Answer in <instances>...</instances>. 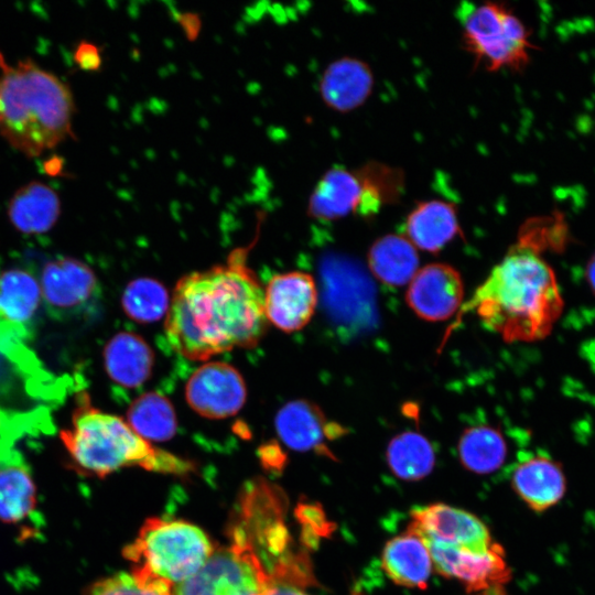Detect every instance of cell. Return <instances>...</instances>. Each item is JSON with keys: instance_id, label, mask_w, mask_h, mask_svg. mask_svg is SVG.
Returning <instances> with one entry per match:
<instances>
[{"instance_id": "obj_1", "label": "cell", "mask_w": 595, "mask_h": 595, "mask_svg": "<svg viewBox=\"0 0 595 595\" xmlns=\"http://www.w3.org/2000/svg\"><path fill=\"white\" fill-rule=\"evenodd\" d=\"M247 248L227 261L182 277L165 317L170 345L191 360L256 346L267 332L264 289L247 264Z\"/></svg>"}, {"instance_id": "obj_2", "label": "cell", "mask_w": 595, "mask_h": 595, "mask_svg": "<svg viewBox=\"0 0 595 595\" xmlns=\"http://www.w3.org/2000/svg\"><path fill=\"white\" fill-rule=\"evenodd\" d=\"M563 306L553 269L537 249L520 241L475 290L459 316L475 312L507 343L536 342L551 333Z\"/></svg>"}, {"instance_id": "obj_3", "label": "cell", "mask_w": 595, "mask_h": 595, "mask_svg": "<svg viewBox=\"0 0 595 595\" xmlns=\"http://www.w3.org/2000/svg\"><path fill=\"white\" fill-rule=\"evenodd\" d=\"M0 133L26 156H39L72 134L74 99L58 77L26 58L0 53Z\"/></svg>"}, {"instance_id": "obj_4", "label": "cell", "mask_w": 595, "mask_h": 595, "mask_svg": "<svg viewBox=\"0 0 595 595\" xmlns=\"http://www.w3.org/2000/svg\"><path fill=\"white\" fill-rule=\"evenodd\" d=\"M72 428L61 439L75 465L90 475L104 477L122 467L184 474L192 464L159 450L141 437L123 419L91 407L80 398Z\"/></svg>"}, {"instance_id": "obj_5", "label": "cell", "mask_w": 595, "mask_h": 595, "mask_svg": "<svg viewBox=\"0 0 595 595\" xmlns=\"http://www.w3.org/2000/svg\"><path fill=\"white\" fill-rule=\"evenodd\" d=\"M213 547L196 526L181 521L151 518L123 555L142 570L171 584H180L206 563Z\"/></svg>"}, {"instance_id": "obj_6", "label": "cell", "mask_w": 595, "mask_h": 595, "mask_svg": "<svg viewBox=\"0 0 595 595\" xmlns=\"http://www.w3.org/2000/svg\"><path fill=\"white\" fill-rule=\"evenodd\" d=\"M461 20L466 51L487 71H520L528 64L529 51L532 47L529 32L518 17L504 4L467 3Z\"/></svg>"}, {"instance_id": "obj_7", "label": "cell", "mask_w": 595, "mask_h": 595, "mask_svg": "<svg viewBox=\"0 0 595 595\" xmlns=\"http://www.w3.org/2000/svg\"><path fill=\"white\" fill-rule=\"evenodd\" d=\"M271 581L257 553L235 532L234 543L213 552L197 573L173 586V595H264Z\"/></svg>"}, {"instance_id": "obj_8", "label": "cell", "mask_w": 595, "mask_h": 595, "mask_svg": "<svg viewBox=\"0 0 595 595\" xmlns=\"http://www.w3.org/2000/svg\"><path fill=\"white\" fill-rule=\"evenodd\" d=\"M435 571L461 582L473 595H504L511 570L504 549L496 543L485 552H473L443 543L424 541Z\"/></svg>"}, {"instance_id": "obj_9", "label": "cell", "mask_w": 595, "mask_h": 595, "mask_svg": "<svg viewBox=\"0 0 595 595\" xmlns=\"http://www.w3.org/2000/svg\"><path fill=\"white\" fill-rule=\"evenodd\" d=\"M383 206L375 188L358 170L333 166L327 170L314 187L307 213L310 217L333 221L357 213L369 216Z\"/></svg>"}, {"instance_id": "obj_10", "label": "cell", "mask_w": 595, "mask_h": 595, "mask_svg": "<svg viewBox=\"0 0 595 595\" xmlns=\"http://www.w3.org/2000/svg\"><path fill=\"white\" fill-rule=\"evenodd\" d=\"M408 531L423 541L485 552L494 544L485 523L476 516L443 502L414 507Z\"/></svg>"}, {"instance_id": "obj_11", "label": "cell", "mask_w": 595, "mask_h": 595, "mask_svg": "<svg viewBox=\"0 0 595 595\" xmlns=\"http://www.w3.org/2000/svg\"><path fill=\"white\" fill-rule=\"evenodd\" d=\"M41 291L47 312L58 320L80 315L100 293L94 271L73 258H60L45 266Z\"/></svg>"}, {"instance_id": "obj_12", "label": "cell", "mask_w": 595, "mask_h": 595, "mask_svg": "<svg viewBox=\"0 0 595 595\" xmlns=\"http://www.w3.org/2000/svg\"><path fill=\"white\" fill-rule=\"evenodd\" d=\"M185 398L197 414L208 419H225L241 410L247 399V388L234 366L209 361L191 375L185 386Z\"/></svg>"}, {"instance_id": "obj_13", "label": "cell", "mask_w": 595, "mask_h": 595, "mask_svg": "<svg viewBox=\"0 0 595 595\" xmlns=\"http://www.w3.org/2000/svg\"><path fill=\"white\" fill-rule=\"evenodd\" d=\"M325 303L340 323L369 321L374 312L371 288L363 272L349 260L325 257L321 264Z\"/></svg>"}, {"instance_id": "obj_14", "label": "cell", "mask_w": 595, "mask_h": 595, "mask_svg": "<svg viewBox=\"0 0 595 595\" xmlns=\"http://www.w3.org/2000/svg\"><path fill=\"white\" fill-rule=\"evenodd\" d=\"M318 301L315 279L307 272L273 275L264 288V313L269 323L291 333L312 318Z\"/></svg>"}, {"instance_id": "obj_15", "label": "cell", "mask_w": 595, "mask_h": 595, "mask_svg": "<svg viewBox=\"0 0 595 595\" xmlns=\"http://www.w3.org/2000/svg\"><path fill=\"white\" fill-rule=\"evenodd\" d=\"M463 298L462 277L446 263H429L419 269L405 294L410 309L430 322L450 318L461 306Z\"/></svg>"}, {"instance_id": "obj_16", "label": "cell", "mask_w": 595, "mask_h": 595, "mask_svg": "<svg viewBox=\"0 0 595 595\" xmlns=\"http://www.w3.org/2000/svg\"><path fill=\"white\" fill-rule=\"evenodd\" d=\"M281 441L294 451H314L334 458L326 442L345 434V429L329 422L315 403L300 399L284 404L274 419Z\"/></svg>"}, {"instance_id": "obj_17", "label": "cell", "mask_w": 595, "mask_h": 595, "mask_svg": "<svg viewBox=\"0 0 595 595\" xmlns=\"http://www.w3.org/2000/svg\"><path fill=\"white\" fill-rule=\"evenodd\" d=\"M511 487L530 510L541 513L561 502L567 480L558 461L538 454L519 461L512 468Z\"/></svg>"}, {"instance_id": "obj_18", "label": "cell", "mask_w": 595, "mask_h": 595, "mask_svg": "<svg viewBox=\"0 0 595 595\" xmlns=\"http://www.w3.org/2000/svg\"><path fill=\"white\" fill-rule=\"evenodd\" d=\"M374 86L369 66L357 58L343 57L332 62L320 80V94L326 106L348 112L363 105Z\"/></svg>"}, {"instance_id": "obj_19", "label": "cell", "mask_w": 595, "mask_h": 595, "mask_svg": "<svg viewBox=\"0 0 595 595\" xmlns=\"http://www.w3.org/2000/svg\"><path fill=\"white\" fill-rule=\"evenodd\" d=\"M381 567L396 584L424 589L433 563L425 542L408 531L390 539L381 553Z\"/></svg>"}, {"instance_id": "obj_20", "label": "cell", "mask_w": 595, "mask_h": 595, "mask_svg": "<svg viewBox=\"0 0 595 595\" xmlns=\"http://www.w3.org/2000/svg\"><path fill=\"white\" fill-rule=\"evenodd\" d=\"M461 232L455 206L440 199L419 203L405 220V237L428 252H439Z\"/></svg>"}, {"instance_id": "obj_21", "label": "cell", "mask_w": 595, "mask_h": 595, "mask_svg": "<svg viewBox=\"0 0 595 595\" xmlns=\"http://www.w3.org/2000/svg\"><path fill=\"white\" fill-rule=\"evenodd\" d=\"M106 371L110 379L125 388H137L151 376L154 355L149 344L134 333L121 332L106 345Z\"/></svg>"}, {"instance_id": "obj_22", "label": "cell", "mask_w": 595, "mask_h": 595, "mask_svg": "<svg viewBox=\"0 0 595 595\" xmlns=\"http://www.w3.org/2000/svg\"><path fill=\"white\" fill-rule=\"evenodd\" d=\"M61 213L57 193L41 182H31L17 191L8 207L13 226L24 234H43L56 223Z\"/></svg>"}, {"instance_id": "obj_23", "label": "cell", "mask_w": 595, "mask_h": 595, "mask_svg": "<svg viewBox=\"0 0 595 595\" xmlns=\"http://www.w3.org/2000/svg\"><path fill=\"white\" fill-rule=\"evenodd\" d=\"M367 259L371 273L393 286L409 283L419 270L416 248L401 235L390 234L377 239Z\"/></svg>"}, {"instance_id": "obj_24", "label": "cell", "mask_w": 595, "mask_h": 595, "mask_svg": "<svg viewBox=\"0 0 595 595\" xmlns=\"http://www.w3.org/2000/svg\"><path fill=\"white\" fill-rule=\"evenodd\" d=\"M41 284L22 269L0 273V317L9 324L30 332L41 300Z\"/></svg>"}, {"instance_id": "obj_25", "label": "cell", "mask_w": 595, "mask_h": 595, "mask_svg": "<svg viewBox=\"0 0 595 595\" xmlns=\"http://www.w3.org/2000/svg\"><path fill=\"white\" fill-rule=\"evenodd\" d=\"M35 487L20 453L15 448L0 461V519L23 520L35 507Z\"/></svg>"}, {"instance_id": "obj_26", "label": "cell", "mask_w": 595, "mask_h": 595, "mask_svg": "<svg viewBox=\"0 0 595 595\" xmlns=\"http://www.w3.org/2000/svg\"><path fill=\"white\" fill-rule=\"evenodd\" d=\"M457 452L461 464L467 470L488 475L502 467L508 446L498 428L480 424L464 430Z\"/></svg>"}, {"instance_id": "obj_27", "label": "cell", "mask_w": 595, "mask_h": 595, "mask_svg": "<svg viewBox=\"0 0 595 595\" xmlns=\"http://www.w3.org/2000/svg\"><path fill=\"white\" fill-rule=\"evenodd\" d=\"M127 422L148 442L167 441L177 429L173 404L165 396L154 391L145 392L131 402Z\"/></svg>"}, {"instance_id": "obj_28", "label": "cell", "mask_w": 595, "mask_h": 595, "mask_svg": "<svg viewBox=\"0 0 595 595\" xmlns=\"http://www.w3.org/2000/svg\"><path fill=\"white\" fill-rule=\"evenodd\" d=\"M387 462L397 477L414 482L426 477L432 472L435 453L430 441L421 433L404 431L389 442Z\"/></svg>"}, {"instance_id": "obj_29", "label": "cell", "mask_w": 595, "mask_h": 595, "mask_svg": "<svg viewBox=\"0 0 595 595\" xmlns=\"http://www.w3.org/2000/svg\"><path fill=\"white\" fill-rule=\"evenodd\" d=\"M121 302L130 318L152 323L166 316L171 296L161 282L152 278H139L126 286Z\"/></svg>"}, {"instance_id": "obj_30", "label": "cell", "mask_w": 595, "mask_h": 595, "mask_svg": "<svg viewBox=\"0 0 595 595\" xmlns=\"http://www.w3.org/2000/svg\"><path fill=\"white\" fill-rule=\"evenodd\" d=\"M88 595H173V584L134 567L96 582Z\"/></svg>"}, {"instance_id": "obj_31", "label": "cell", "mask_w": 595, "mask_h": 595, "mask_svg": "<svg viewBox=\"0 0 595 595\" xmlns=\"http://www.w3.org/2000/svg\"><path fill=\"white\" fill-rule=\"evenodd\" d=\"M28 425L30 421L23 415L10 414L0 408V461L14 450L13 441L26 431Z\"/></svg>"}, {"instance_id": "obj_32", "label": "cell", "mask_w": 595, "mask_h": 595, "mask_svg": "<svg viewBox=\"0 0 595 595\" xmlns=\"http://www.w3.org/2000/svg\"><path fill=\"white\" fill-rule=\"evenodd\" d=\"M75 62L84 71H98L102 58L100 50L90 42H80L74 54Z\"/></svg>"}, {"instance_id": "obj_33", "label": "cell", "mask_w": 595, "mask_h": 595, "mask_svg": "<svg viewBox=\"0 0 595 595\" xmlns=\"http://www.w3.org/2000/svg\"><path fill=\"white\" fill-rule=\"evenodd\" d=\"M177 21L188 40H195L201 30L199 17L194 13H181L177 17Z\"/></svg>"}, {"instance_id": "obj_34", "label": "cell", "mask_w": 595, "mask_h": 595, "mask_svg": "<svg viewBox=\"0 0 595 595\" xmlns=\"http://www.w3.org/2000/svg\"><path fill=\"white\" fill-rule=\"evenodd\" d=\"M264 595H307L303 591L295 588L289 583L271 581Z\"/></svg>"}, {"instance_id": "obj_35", "label": "cell", "mask_w": 595, "mask_h": 595, "mask_svg": "<svg viewBox=\"0 0 595 595\" xmlns=\"http://www.w3.org/2000/svg\"><path fill=\"white\" fill-rule=\"evenodd\" d=\"M585 278L591 291L595 294V251L586 263Z\"/></svg>"}, {"instance_id": "obj_36", "label": "cell", "mask_w": 595, "mask_h": 595, "mask_svg": "<svg viewBox=\"0 0 595 595\" xmlns=\"http://www.w3.org/2000/svg\"><path fill=\"white\" fill-rule=\"evenodd\" d=\"M354 595H359V594H354Z\"/></svg>"}]
</instances>
